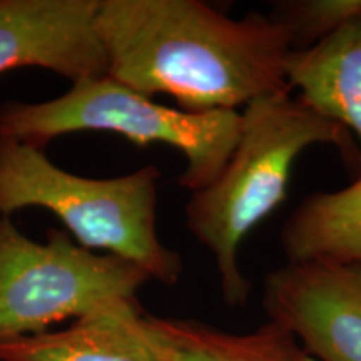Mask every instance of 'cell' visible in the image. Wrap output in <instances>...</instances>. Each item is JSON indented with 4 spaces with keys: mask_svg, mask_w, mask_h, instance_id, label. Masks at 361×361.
<instances>
[{
    "mask_svg": "<svg viewBox=\"0 0 361 361\" xmlns=\"http://www.w3.org/2000/svg\"><path fill=\"white\" fill-rule=\"evenodd\" d=\"M135 301H119L64 331L0 343V361H164L142 328Z\"/></svg>",
    "mask_w": 361,
    "mask_h": 361,
    "instance_id": "ba28073f",
    "label": "cell"
},
{
    "mask_svg": "<svg viewBox=\"0 0 361 361\" xmlns=\"http://www.w3.org/2000/svg\"><path fill=\"white\" fill-rule=\"evenodd\" d=\"M92 25L106 75L142 96L174 97L180 111H238L291 90L293 42L264 13L234 19L201 0H99Z\"/></svg>",
    "mask_w": 361,
    "mask_h": 361,
    "instance_id": "6da1fadb",
    "label": "cell"
},
{
    "mask_svg": "<svg viewBox=\"0 0 361 361\" xmlns=\"http://www.w3.org/2000/svg\"><path fill=\"white\" fill-rule=\"evenodd\" d=\"M97 6L99 0H0V74L40 67L72 82L106 75L92 25Z\"/></svg>",
    "mask_w": 361,
    "mask_h": 361,
    "instance_id": "52a82bcc",
    "label": "cell"
},
{
    "mask_svg": "<svg viewBox=\"0 0 361 361\" xmlns=\"http://www.w3.org/2000/svg\"><path fill=\"white\" fill-rule=\"evenodd\" d=\"M238 142L214 183L192 192L186 226L214 258L228 305H245L251 283L239 247L286 197L295 162L311 146H335L350 159L351 134L291 90L256 99L239 111ZM358 157V156H356Z\"/></svg>",
    "mask_w": 361,
    "mask_h": 361,
    "instance_id": "7a4b0ae2",
    "label": "cell"
},
{
    "mask_svg": "<svg viewBox=\"0 0 361 361\" xmlns=\"http://www.w3.org/2000/svg\"><path fill=\"white\" fill-rule=\"evenodd\" d=\"M288 82L316 112L355 135L361 166V12L323 42L293 51Z\"/></svg>",
    "mask_w": 361,
    "mask_h": 361,
    "instance_id": "9c48e42d",
    "label": "cell"
},
{
    "mask_svg": "<svg viewBox=\"0 0 361 361\" xmlns=\"http://www.w3.org/2000/svg\"><path fill=\"white\" fill-rule=\"evenodd\" d=\"M142 328L164 361H316L273 322L234 335L204 323L142 314Z\"/></svg>",
    "mask_w": 361,
    "mask_h": 361,
    "instance_id": "30bf717a",
    "label": "cell"
},
{
    "mask_svg": "<svg viewBox=\"0 0 361 361\" xmlns=\"http://www.w3.org/2000/svg\"><path fill=\"white\" fill-rule=\"evenodd\" d=\"M268 322L316 361H361V259H310L266 273Z\"/></svg>",
    "mask_w": 361,
    "mask_h": 361,
    "instance_id": "8992f818",
    "label": "cell"
},
{
    "mask_svg": "<svg viewBox=\"0 0 361 361\" xmlns=\"http://www.w3.org/2000/svg\"><path fill=\"white\" fill-rule=\"evenodd\" d=\"M361 12V0H290L279 2L271 17L290 35L293 49L305 51L323 42Z\"/></svg>",
    "mask_w": 361,
    "mask_h": 361,
    "instance_id": "7c38bea8",
    "label": "cell"
},
{
    "mask_svg": "<svg viewBox=\"0 0 361 361\" xmlns=\"http://www.w3.org/2000/svg\"><path fill=\"white\" fill-rule=\"evenodd\" d=\"M239 111L186 112L162 106L109 75L72 82L64 96L0 107V141L44 149L59 135L109 130L135 146L166 144L186 159L179 184L191 192L214 183L238 142Z\"/></svg>",
    "mask_w": 361,
    "mask_h": 361,
    "instance_id": "277c9868",
    "label": "cell"
},
{
    "mask_svg": "<svg viewBox=\"0 0 361 361\" xmlns=\"http://www.w3.org/2000/svg\"><path fill=\"white\" fill-rule=\"evenodd\" d=\"M288 263L361 259V176L338 191L306 196L281 229Z\"/></svg>",
    "mask_w": 361,
    "mask_h": 361,
    "instance_id": "8fae6325",
    "label": "cell"
},
{
    "mask_svg": "<svg viewBox=\"0 0 361 361\" xmlns=\"http://www.w3.org/2000/svg\"><path fill=\"white\" fill-rule=\"evenodd\" d=\"M159 178L154 164L121 178H82L49 161L44 149L0 141V216L42 207L80 246L119 256L141 266L151 279L176 284L183 259L162 245L156 228Z\"/></svg>",
    "mask_w": 361,
    "mask_h": 361,
    "instance_id": "3957f363",
    "label": "cell"
},
{
    "mask_svg": "<svg viewBox=\"0 0 361 361\" xmlns=\"http://www.w3.org/2000/svg\"><path fill=\"white\" fill-rule=\"evenodd\" d=\"M149 279L141 266L74 245L61 229H49L40 245L22 234L11 216H0V343L135 301Z\"/></svg>",
    "mask_w": 361,
    "mask_h": 361,
    "instance_id": "5b68a950",
    "label": "cell"
}]
</instances>
